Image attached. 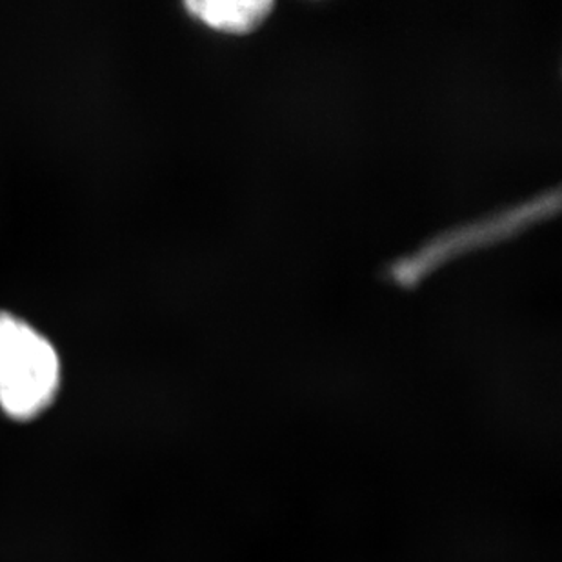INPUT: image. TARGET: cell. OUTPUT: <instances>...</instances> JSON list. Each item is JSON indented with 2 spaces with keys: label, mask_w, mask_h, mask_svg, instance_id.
Segmentation results:
<instances>
[{
  "label": "cell",
  "mask_w": 562,
  "mask_h": 562,
  "mask_svg": "<svg viewBox=\"0 0 562 562\" xmlns=\"http://www.w3.org/2000/svg\"><path fill=\"white\" fill-rule=\"evenodd\" d=\"M63 381L55 346L32 324L0 312V409L26 423L54 404Z\"/></svg>",
  "instance_id": "cell-1"
},
{
  "label": "cell",
  "mask_w": 562,
  "mask_h": 562,
  "mask_svg": "<svg viewBox=\"0 0 562 562\" xmlns=\"http://www.w3.org/2000/svg\"><path fill=\"white\" fill-rule=\"evenodd\" d=\"M555 193L558 191H553V195ZM553 195L548 193V195L539 196L537 201L528 202V204H522L509 212L440 235L437 239L431 240L430 245L425 246L419 254H415L409 259L398 260L397 265H393V281H397L404 286H414L423 277L428 276L431 270H436L437 266L442 265L446 259H451L464 251L475 250L477 246L492 245L497 240L506 239L508 235L517 234L528 224L536 223V217H547L550 207L558 210L559 196L552 201Z\"/></svg>",
  "instance_id": "cell-2"
},
{
  "label": "cell",
  "mask_w": 562,
  "mask_h": 562,
  "mask_svg": "<svg viewBox=\"0 0 562 562\" xmlns=\"http://www.w3.org/2000/svg\"><path fill=\"white\" fill-rule=\"evenodd\" d=\"M191 15L201 19L206 26L226 33H248L265 22L273 10L268 0H213L188 2Z\"/></svg>",
  "instance_id": "cell-3"
}]
</instances>
